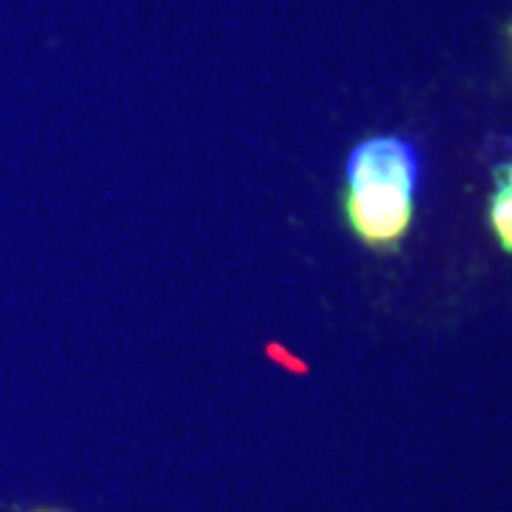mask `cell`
I'll use <instances>...</instances> for the list:
<instances>
[{"mask_svg": "<svg viewBox=\"0 0 512 512\" xmlns=\"http://www.w3.org/2000/svg\"><path fill=\"white\" fill-rule=\"evenodd\" d=\"M421 154L402 134L367 137L350 151L342 188L345 225L365 248L396 254L416 220Z\"/></svg>", "mask_w": 512, "mask_h": 512, "instance_id": "6da1fadb", "label": "cell"}, {"mask_svg": "<svg viewBox=\"0 0 512 512\" xmlns=\"http://www.w3.org/2000/svg\"><path fill=\"white\" fill-rule=\"evenodd\" d=\"M487 222H490L498 248L512 256V157L495 165L493 194L487 202Z\"/></svg>", "mask_w": 512, "mask_h": 512, "instance_id": "7a4b0ae2", "label": "cell"}, {"mask_svg": "<svg viewBox=\"0 0 512 512\" xmlns=\"http://www.w3.org/2000/svg\"><path fill=\"white\" fill-rule=\"evenodd\" d=\"M507 40H510V46H512V20L507 23Z\"/></svg>", "mask_w": 512, "mask_h": 512, "instance_id": "3957f363", "label": "cell"}]
</instances>
